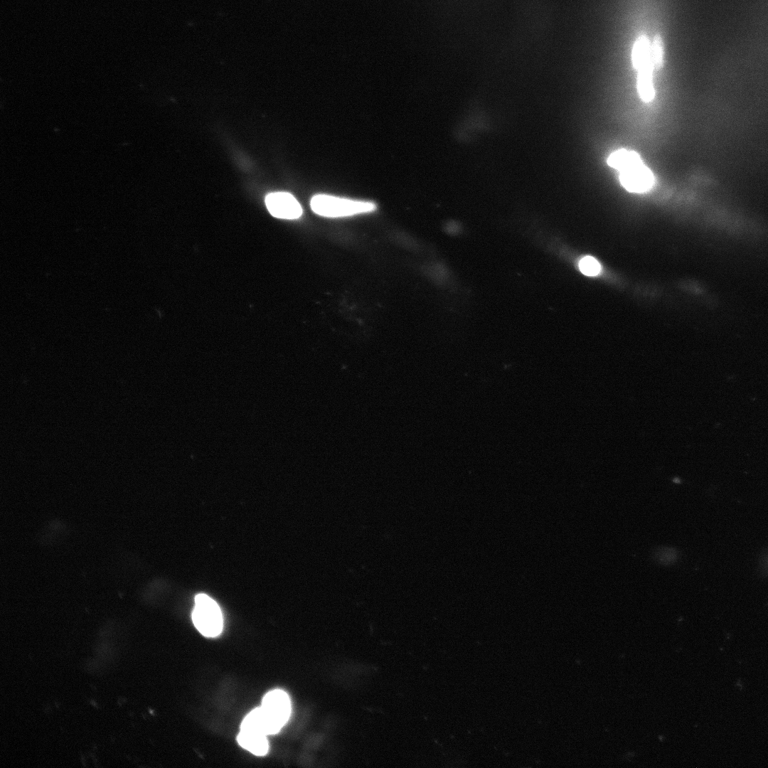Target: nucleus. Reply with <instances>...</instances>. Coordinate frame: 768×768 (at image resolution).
<instances>
[{
    "mask_svg": "<svg viewBox=\"0 0 768 768\" xmlns=\"http://www.w3.org/2000/svg\"><path fill=\"white\" fill-rule=\"evenodd\" d=\"M265 204L269 212L279 218L296 219L302 214L300 204L292 194L288 193H269L265 197Z\"/></svg>",
    "mask_w": 768,
    "mask_h": 768,
    "instance_id": "nucleus-5",
    "label": "nucleus"
},
{
    "mask_svg": "<svg viewBox=\"0 0 768 768\" xmlns=\"http://www.w3.org/2000/svg\"><path fill=\"white\" fill-rule=\"evenodd\" d=\"M637 89L640 97L644 102H650L654 98L655 90L653 73L639 72L637 73Z\"/></svg>",
    "mask_w": 768,
    "mask_h": 768,
    "instance_id": "nucleus-9",
    "label": "nucleus"
},
{
    "mask_svg": "<svg viewBox=\"0 0 768 768\" xmlns=\"http://www.w3.org/2000/svg\"><path fill=\"white\" fill-rule=\"evenodd\" d=\"M619 178L621 184L633 193L646 192L652 188L655 183L653 173L643 161L619 171Z\"/></svg>",
    "mask_w": 768,
    "mask_h": 768,
    "instance_id": "nucleus-4",
    "label": "nucleus"
},
{
    "mask_svg": "<svg viewBox=\"0 0 768 768\" xmlns=\"http://www.w3.org/2000/svg\"><path fill=\"white\" fill-rule=\"evenodd\" d=\"M650 53L651 61L655 70L658 69L663 62V43L659 35H656L651 43Z\"/></svg>",
    "mask_w": 768,
    "mask_h": 768,
    "instance_id": "nucleus-10",
    "label": "nucleus"
},
{
    "mask_svg": "<svg viewBox=\"0 0 768 768\" xmlns=\"http://www.w3.org/2000/svg\"><path fill=\"white\" fill-rule=\"evenodd\" d=\"M192 619L198 631L206 637H215L222 631L221 610L218 604L205 594L196 596Z\"/></svg>",
    "mask_w": 768,
    "mask_h": 768,
    "instance_id": "nucleus-2",
    "label": "nucleus"
},
{
    "mask_svg": "<svg viewBox=\"0 0 768 768\" xmlns=\"http://www.w3.org/2000/svg\"><path fill=\"white\" fill-rule=\"evenodd\" d=\"M651 43L645 35H640L636 40L632 50V63L637 73L651 72L655 70L650 53Z\"/></svg>",
    "mask_w": 768,
    "mask_h": 768,
    "instance_id": "nucleus-6",
    "label": "nucleus"
},
{
    "mask_svg": "<svg viewBox=\"0 0 768 768\" xmlns=\"http://www.w3.org/2000/svg\"><path fill=\"white\" fill-rule=\"evenodd\" d=\"M580 270L587 276H596L601 270L598 261L590 256L582 257L579 262Z\"/></svg>",
    "mask_w": 768,
    "mask_h": 768,
    "instance_id": "nucleus-11",
    "label": "nucleus"
},
{
    "mask_svg": "<svg viewBox=\"0 0 768 768\" xmlns=\"http://www.w3.org/2000/svg\"><path fill=\"white\" fill-rule=\"evenodd\" d=\"M237 740L242 747L255 755L264 756L268 752L269 744L264 734L240 730Z\"/></svg>",
    "mask_w": 768,
    "mask_h": 768,
    "instance_id": "nucleus-7",
    "label": "nucleus"
},
{
    "mask_svg": "<svg viewBox=\"0 0 768 768\" xmlns=\"http://www.w3.org/2000/svg\"><path fill=\"white\" fill-rule=\"evenodd\" d=\"M311 208L318 215L326 217H344L373 211L374 203L319 194L311 200Z\"/></svg>",
    "mask_w": 768,
    "mask_h": 768,
    "instance_id": "nucleus-1",
    "label": "nucleus"
},
{
    "mask_svg": "<svg viewBox=\"0 0 768 768\" xmlns=\"http://www.w3.org/2000/svg\"><path fill=\"white\" fill-rule=\"evenodd\" d=\"M260 708L268 735L277 733L287 723L291 714L290 699L286 692L279 689L268 692L263 697Z\"/></svg>",
    "mask_w": 768,
    "mask_h": 768,
    "instance_id": "nucleus-3",
    "label": "nucleus"
},
{
    "mask_svg": "<svg viewBox=\"0 0 768 768\" xmlns=\"http://www.w3.org/2000/svg\"><path fill=\"white\" fill-rule=\"evenodd\" d=\"M640 161H642V159L636 152L622 149L612 152L609 156L607 164L609 166L619 171L627 166Z\"/></svg>",
    "mask_w": 768,
    "mask_h": 768,
    "instance_id": "nucleus-8",
    "label": "nucleus"
}]
</instances>
